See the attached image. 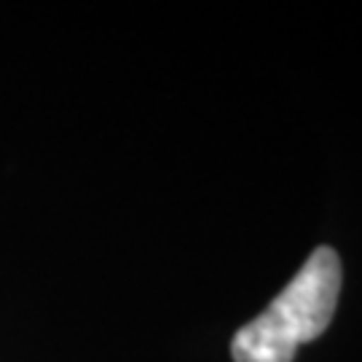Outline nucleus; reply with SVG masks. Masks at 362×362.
Returning a JSON list of instances; mask_svg holds the SVG:
<instances>
[{
	"mask_svg": "<svg viewBox=\"0 0 362 362\" xmlns=\"http://www.w3.org/2000/svg\"><path fill=\"white\" fill-rule=\"evenodd\" d=\"M341 293V260L317 247L290 285L231 341L233 362H293L298 346L327 330Z\"/></svg>",
	"mask_w": 362,
	"mask_h": 362,
	"instance_id": "f257e3e1",
	"label": "nucleus"
}]
</instances>
